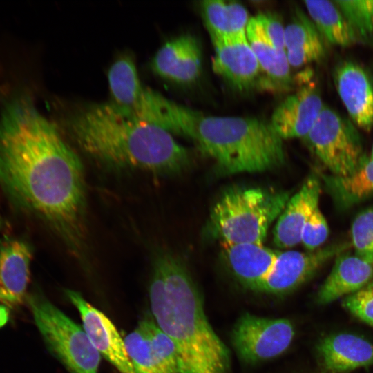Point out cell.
Listing matches in <instances>:
<instances>
[{"label":"cell","mask_w":373,"mask_h":373,"mask_svg":"<svg viewBox=\"0 0 373 373\" xmlns=\"http://www.w3.org/2000/svg\"><path fill=\"white\" fill-rule=\"evenodd\" d=\"M124 342L135 373H179L175 345L154 320L140 321Z\"/></svg>","instance_id":"obj_10"},{"label":"cell","mask_w":373,"mask_h":373,"mask_svg":"<svg viewBox=\"0 0 373 373\" xmlns=\"http://www.w3.org/2000/svg\"><path fill=\"white\" fill-rule=\"evenodd\" d=\"M328 234L326 219L319 208H317L303 227L300 242L309 251H314L325 242Z\"/></svg>","instance_id":"obj_29"},{"label":"cell","mask_w":373,"mask_h":373,"mask_svg":"<svg viewBox=\"0 0 373 373\" xmlns=\"http://www.w3.org/2000/svg\"><path fill=\"white\" fill-rule=\"evenodd\" d=\"M149 295L154 321L175 345L179 373L227 372L229 351L210 325L180 257L165 249L154 252Z\"/></svg>","instance_id":"obj_3"},{"label":"cell","mask_w":373,"mask_h":373,"mask_svg":"<svg viewBox=\"0 0 373 373\" xmlns=\"http://www.w3.org/2000/svg\"><path fill=\"white\" fill-rule=\"evenodd\" d=\"M334 82L352 121L370 131L373 127V83L367 73L353 61H343L335 70Z\"/></svg>","instance_id":"obj_15"},{"label":"cell","mask_w":373,"mask_h":373,"mask_svg":"<svg viewBox=\"0 0 373 373\" xmlns=\"http://www.w3.org/2000/svg\"><path fill=\"white\" fill-rule=\"evenodd\" d=\"M285 47L289 64L294 68L320 61L325 55L322 36L311 19L300 10L285 28Z\"/></svg>","instance_id":"obj_21"},{"label":"cell","mask_w":373,"mask_h":373,"mask_svg":"<svg viewBox=\"0 0 373 373\" xmlns=\"http://www.w3.org/2000/svg\"><path fill=\"white\" fill-rule=\"evenodd\" d=\"M372 278L373 262L343 251L336 256L331 272L317 292L316 301L329 304L363 288Z\"/></svg>","instance_id":"obj_20"},{"label":"cell","mask_w":373,"mask_h":373,"mask_svg":"<svg viewBox=\"0 0 373 373\" xmlns=\"http://www.w3.org/2000/svg\"><path fill=\"white\" fill-rule=\"evenodd\" d=\"M351 234L354 254L365 260L373 262V207L355 217Z\"/></svg>","instance_id":"obj_27"},{"label":"cell","mask_w":373,"mask_h":373,"mask_svg":"<svg viewBox=\"0 0 373 373\" xmlns=\"http://www.w3.org/2000/svg\"><path fill=\"white\" fill-rule=\"evenodd\" d=\"M32 249L25 241L6 238L0 242V302L20 305L30 281Z\"/></svg>","instance_id":"obj_16"},{"label":"cell","mask_w":373,"mask_h":373,"mask_svg":"<svg viewBox=\"0 0 373 373\" xmlns=\"http://www.w3.org/2000/svg\"><path fill=\"white\" fill-rule=\"evenodd\" d=\"M201 11L212 43L246 35L249 19L246 8L236 1L207 0Z\"/></svg>","instance_id":"obj_23"},{"label":"cell","mask_w":373,"mask_h":373,"mask_svg":"<svg viewBox=\"0 0 373 373\" xmlns=\"http://www.w3.org/2000/svg\"><path fill=\"white\" fill-rule=\"evenodd\" d=\"M1 226V214H0V227Z\"/></svg>","instance_id":"obj_33"},{"label":"cell","mask_w":373,"mask_h":373,"mask_svg":"<svg viewBox=\"0 0 373 373\" xmlns=\"http://www.w3.org/2000/svg\"><path fill=\"white\" fill-rule=\"evenodd\" d=\"M178 135L191 139L223 173L262 172L285 160L283 139L269 122L217 117L181 106Z\"/></svg>","instance_id":"obj_4"},{"label":"cell","mask_w":373,"mask_h":373,"mask_svg":"<svg viewBox=\"0 0 373 373\" xmlns=\"http://www.w3.org/2000/svg\"><path fill=\"white\" fill-rule=\"evenodd\" d=\"M342 305L350 314L373 327V280L344 298Z\"/></svg>","instance_id":"obj_28"},{"label":"cell","mask_w":373,"mask_h":373,"mask_svg":"<svg viewBox=\"0 0 373 373\" xmlns=\"http://www.w3.org/2000/svg\"><path fill=\"white\" fill-rule=\"evenodd\" d=\"M334 1L352 28L357 41H373V0Z\"/></svg>","instance_id":"obj_26"},{"label":"cell","mask_w":373,"mask_h":373,"mask_svg":"<svg viewBox=\"0 0 373 373\" xmlns=\"http://www.w3.org/2000/svg\"><path fill=\"white\" fill-rule=\"evenodd\" d=\"M317 350L324 367L332 373H346L373 365V345L354 334L327 336L319 341Z\"/></svg>","instance_id":"obj_18"},{"label":"cell","mask_w":373,"mask_h":373,"mask_svg":"<svg viewBox=\"0 0 373 373\" xmlns=\"http://www.w3.org/2000/svg\"><path fill=\"white\" fill-rule=\"evenodd\" d=\"M324 106L318 88L307 84L286 97L274 109L269 123L283 140L305 138Z\"/></svg>","instance_id":"obj_13"},{"label":"cell","mask_w":373,"mask_h":373,"mask_svg":"<svg viewBox=\"0 0 373 373\" xmlns=\"http://www.w3.org/2000/svg\"><path fill=\"white\" fill-rule=\"evenodd\" d=\"M304 139L330 174L335 176L352 173L367 158L353 124L327 106H323Z\"/></svg>","instance_id":"obj_7"},{"label":"cell","mask_w":373,"mask_h":373,"mask_svg":"<svg viewBox=\"0 0 373 373\" xmlns=\"http://www.w3.org/2000/svg\"><path fill=\"white\" fill-rule=\"evenodd\" d=\"M289 198L287 191L262 187L229 188L213 206L207 231L222 244L263 245L269 226Z\"/></svg>","instance_id":"obj_5"},{"label":"cell","mask_w":373,"mask_h":373,"mask_svg":"<svg viewBox=\"0 0 373 373\" xmlns=\"http://www.w3.org/2000/svg\"><path fill=\"white\" fill-rule=\"evenodd\" d=\"M304 3L311 20L328 42L346 47L357 41L352 28L334 1L310 0Z\"/></svg>","instance_id":"obj_25"},{"label":"cell","mask_w":373,"mask_h":373,"mask_svg":"<svg viewBox=\"0 0 373 373\" xmlns=\"http://www.w3.org/2000/svg\"><path fill=\"white\" fill-rule=\"evenodd\" d=\"M294 334V325L289 319L245 313L235 323L231 342L242 361L256 364L283 354L291 345Z\"/></svg>","instance_id":"obj_8"},{"label":"cell","mask_w":373,"mask_h":373,"mask_svg":"<svg viewBox=\"0 0 373 373\" xmlns=\"http://www.w3.org/2000/svg\"><path fill=\"white\" fill-rule=\"evenodd\" d=\"M8 321V312L7 309L0 305V327H3Z\"/></svg>","instance_id":"obj_31"},{"label":"cell","mask_w":373,"mask_h":373,"mask_svg":"<svg viewBox=\"0 0 373 373\" xmlns=\"http://www.w3.org/2000/svg\"><path fill=\"white\" fill-rule=\"evenodd\" d=\"M0 187L44 221L78 260L86 255L83 164L55 124L16 97L0 115Z\"/></svg>","instance_id":"obj_1"},{"label":"cell","mask_w":373,"mask_h":373,"mask_svg":"<svg viewBox=\"0 0 373 373\" xmlns=\"http://www.w3.org/2000/svg\"><path fill=\"white\" fill-rule=\"evenodd\" d=\"M246 36L271 88H289L292 79L286 52L272 44L255 17L249 18Z\"/></svg>","instance_id":"obj_22"},{"label":"cell","mask_w":373,"mask_h":373,"mask_svg":"<svg viewBox=\"0 0 373 373\" xmlns=\"http://www.w3.org/2000/svg\"><path fill=\"white\" fill-rule=\"evenodd\" d=\"M370 159L373 160V146L371 151L370 156L369 157Z\"/></svg>","instance_id":"obj_32"},{"label":"cell","mask_w":373,"mask_h":373,"mask_svg":"<svg viewBox=\"0 0 373 373\" xmlns=\"http://www.w3.org/2000/svg\"><path fill=\"white\" fill-rule=\"evenodd\" d=\"M320 193V181L316 177L310 176L299 191L289 198L273 231V240L276 247L289 248L300 242L304 224L318 208Z\"/></svg>","instance_id":"obj_17"},{"label":"cell","mask_w":373,"mask_h":373,"mask_svg":"<svg viewBox=\"0 0 373 373\" xmlns=\"http://www.w3.org/2000/svg\"><path fill=\"white\" fill-rule=\"evenodd\" d=\"M222 249L232 275L252 291L270 272L280 252L254 243L222 244Z\"/></svg>","instance_id":"obj_19"},{"label":"cell","mask_w":373,"mask_h":373,"mask_svg":"<svg viewBox=\"0 0 373 373\" xmlns=\"http://www.w3.org/2000/svg\"><path fill=\"white\" fill-rule=\"evenodd\" d=\"M28 304L48 349L69 373H98L100 354L83 327L41 294L30 296Z\"/></svg>","instance_id":"obj_6"},{"label":"cell","mask_w":373,"mask_h":373,"mask_svg":"<svg viewBox=\"0 0 373 373\" xmlns=\"http://www.w3.org/2000/svg\"><path fill=\"white\" fill-rule=\"evenodd\" d=\"M213 71L239 91L255 88H271L264 75L247 36L241 35L213 43Z\"/></svg>","instance_id":"obj_11"},{"label":"cell","mask_w":373,"mask_h":373,"mask_svg":"<svg viewBox=\"0 0 373 373\" xmlns=\"http://www.w3.org/2000/svg\"><path fill=\"white\" fill-rule=\"evenodd\" d=\"M66 127L85 153L112 169L169 177L184 173L191 164L189 151L172 134L111 102L81 108L69 117Z\"/></svg>","instance_id":"obj_2"},{"label":"cell","mask_w":373,"mask_h":373,"mask_svg":"<svg viewBox=\"0 0 373 373\" xmlns=\"http://www.w3.org/2000/svg\"><path fill=\"white\" fill-rule=\"evenodd\" d=\"M255 18L260 23L266 35L279 50H285V28L278 16L272 12H261Z\"/></svg>","instance_id":"obj_30"},{"label":"cell","mask_w":373,"mask_h":373,"mask_svg":"<svg viewBox=\"0 0 373 373\" xmlns=\"http://www.w3.org/2000/svg\"><path fill=\"white\" fill-rule=\"evenodd\" d=\"M151 67L153 72L164 79L180 84H191L201 73L200 44L189 34L170 39L157 51Z\"/></svg>","instance_id":"obj_14"},{"label":"cell","mask_w":373,"mask_h":373,"mask_svg":"<svg viewBox=\"0 0 373 373\" xmlns=\"http://www.w3.org/2000/svg\"><path fill=\"white\" fill-rule=\"evenodd\" d=\"M348 242L334 243L314 251L279 252L268 275L255 291L284 295L302 285L329 259L345 251Z\"/></svg>","instance_id":"obj_9"},{"label":"cell","mask_w":373,"mask_h":373,"mask_svg":"<svg viewBox=\"0 0 373 373\" xmlns=\"http://www.w3.org/2000/svg\"><path fill=\"white\" fill-rule=\"evenodd\" d=\"M65 294L79 312L82 327L100 355L120 373H135L128 356L124 342L111 320L86 300L79 292L66 289Z\"/></svg>","instance_id":"obj_12"},{"label":"cell","mask_w":373,"mask_h":373,"mask_svg":"<svg viewBox=\"0 0 373 373\" xmlns=\"http://www.w3.org/2000/svg\"><path fill=\"white\" fill-rule=\"evenodd\" d=\"M327 189L341 207L346 208L373 196V160L367 157L361 166L346 176L323 175Z\"/></svg>","instance_id":"obj_24"}]
</instances>
